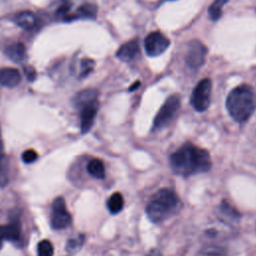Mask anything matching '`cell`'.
Instances as JSON below:
<instances>
[{
    "label": "cell",
    "instance_id": "16",
    "mask_svg": "<svg viewBox=\"0 0 256 256\" xmlns=\"http://www.w3.org/2000/svg\"><path fill=\"white\" fill-rule=\"evenodd\" d=\"M8 182V160L4 153V146L0 130V186H5Z\"/></svg>",
    "mask_w": 256,
    "mask_h": 256
},
{
    "label": "cell",
    "instance_id": "23",
    "mask_svg": "<svg viewBox=\"0 0 256 256\" xmlns=\"http://www.w3.org/2000/svg\"><path fill=\"white\" fill-rule=\"evenodd\" d=\"M94 66V61L92 59H83L82 61V71H81V76L84 77L87 74H89Z\"/></svg>",
    "mask_w": 256,
    "mask_h": 256
},
{
    "label": "cell",
    "instance_id": "10",
    "mask_svg": "<svg viewBox=\"0 0 256 256\" xmlns=\"http://www.w3.org/2000/svg\"><path fill=\"white\" fill-rule=\"evenodd\" d=\"M140 53V47L138 39H132L122 44L116 52V57L124 62H130L134 60Z\"/></svg>",
    "mask_w": 256,
    "mask_h": 256
},
{
    "label": "cell",
    "instance_id": "17",
    "mask_svg": "<svg viewBox=\"0 0 256 256\" xmlns=\"http://www.w3.org/2000/svg\"><path fill=\"white\" fill-rule=\"evenodd\" d=\"M88 173L97 179H103L105 177V167L102 160L98 158L91 159L87 164Z\"/></svg>",
    "mask_w": 256,
    "mask_h": 256
},
{
    "label": "cell",
    "instance_id": "1",
    "mask_svg": "<svg viewBox=\"0 0 256 256\" xmlns=\"http://www.w3.org/2000/svg\"><path fill=\"white\" fill-rule=\"evenodd\" d=\"M170 165L176 174L190 176L208 171L212 162L207 150L187 143L171 154Z\"/></svg>",
    "mask_w": 256,
    "mask_h": 256
},
{
    "label": "cell",
    "instance_id": "9",
    "mask_svg": "<svg viewBox=\"0 0 256 256\" xmlns=\"http://www.w3.org/2000/svg\"><path fill=\"white\" fill-rule=\"evenodd\" d=\"M98 108H99L98 100L92 101L81 108L80 127H81V132L83 134L87 133L93 126L95 117L98 112Z\"/></svg>",
    "mask_w": 256,
    "mask_h": 256
},
{
    "label": "cell",
    "instance_id": "20",
    "mask_svg": "<svg viewBox=\"0 0 256 256\" xmlns=\"http://www.w3.org/2000/svg\"><path fill=\"white\" fill-rule=\"evenodd\" d=\"M53 245L49 240H42L38 243L37 254L38 256H52L53 255Z\"/></svg>",
    "mask_w": 256,
    "mask_h": 256
},
{
    "label": "cell",
    "instance_id": "26",
    "mask_svg": "<svg viewBox=\"0 0 256 256\" xmlns=\"http://www.w3.org/2000/svg\"><path fill=\"white\" fill-rule=\"evenodd\" d=\"M4 239H7V226H0V248Z\"/></svg>",
    "mask_w": 256,
    "mask_h": 256
},
{
    "label": "cell",
    "instance_id": "11",
    "mask_svg": "<svg viewBox=\"0 0 256 256\" xmlns=\"http://www.w3.org/2000/svg\"><path fill=\"white\" fill-rule=\"evenodd\" d=\"M96 16L97 6L92 3H84L74 13L68 14L64 20L71 21L75 19H95Z\"/></svg>",
    "mask_w": 256,
    "mask_h": 256
},
{
    "label": "cell",
    "instance_id": "14",
    "mask_svg": "<svg viewBox=\"0 0 256 256\" xmlns=\"http://www.w3.org/2000/svg\"><path fill=\"white\" fill-rule=\"evenodd\" d=\"M5 54L14 62H22L26 57V47L23 43L18 42L6 47Z\"/></svg>",
    "mask_w": 256,
    "mask_h": 256
},
{
    "label": "cell",
    "instance_id": "18",
    "mask_svg": "<svg viewBox=\"0 0 256 256\" xmlns=\"http://www.w3.org/2000/svg\"><path fill=\"white\" fill-rule=\"evenodd\" d=\"M123 206H124V199L122 194L119 192L113 193L107 201V207L112 214L119 213L123 209Z\"/></svg>",
    "mask_w": 256,
    "mask_h": 256
},
{
    "label": "cell",
    "instance_id": "19",
    "mask_svg": "<svg viewBox=\"0 0 256 256\" xmlns=\"http://www.w3.org/2000/svg\"><path fill=\"white\" fill-rule=\"evenodd\" d=\"M228 2V0H214L208 8V14L211 20L217 21L221 15L224 5Z\"/></svg>",
    "mask_w": 256,
    "mask_h": 256
},
{
    "label": "cell",
    "instance_id": "6",
    "mask_svg": "<svg viewBox=\"0 0 256 256\" xmlns=\"http://www.w3.org/2000/svg\"><path fill=\"white\" fill-rule=\"evenodd\" d=\"M50 221L51 226L57 230L65 229L70 226L72 218L70 213L67 211L65 200L62 197H57L53 201Z\"/></svg>",
    "mask_w": 256,
    "mask_h": 256
},
{
    "label": "cell",
    "instance_id": "27",
    "mask_svg": "<svg viewBox=\"0 0 256 256\" xmlns=\"http://www.w3.org/2000/svg\"><path fill=\"white\" fill-rule=\"evenodd\" d=\"M144 256H162V254H161V252L159 251V250H157V249H152L151 251H149L146 255H144Z\"/></svg>",
    "mask_w": 256,
    "mask_h": 256
},
{
    "label": "cell",
    "instance_id": "8",
    "mask_svg": "<svg viewBox=\"0 0 256 256\" xmlns=\"http://www.w3.org/2000/svg\"><path fill=\"white\" fill-rule=\"evenodd\" d=\"M170 45V40L161 32L154 31L149 33L144 40V47L147 55L158 56L166 51Z\"/></svg>",
    "mask_w": 256,
    "mask_h": 256
},
{
    "label": "cell",
    "instance_id": "12",
    "mask_svg": "<svg viewBox=\"0 0 256 256\" xmlns=\"http://www.w3.org/2000/svg\"><path fill=\"white\" fill-rule=\"evenodd\" d=\"M21 74L16 68L5 67L0 70V85L5 87H15L21 81Z\"/></svg>",
    "mask_w": 256,
    "mask_h": 256
},
{
    "label": "cell",
    "instance_id": "7",
    "mask_svg": "<svg viewBox=\"0 0 256 256\" xmlns=\"http://www.w3.org/2000/svg\"><path fill=\"white\" fill-rule=\"evenodd\" d=\"M207 55L206 46L199 40L194 39L188 43L185 62L191 69H198L204 63Z\"/></svg>",
    "mask_w": 256,
    "mask_h": 256
},
{
    "label": "cell",
    "instance_id": "4",
    "mask_svg": "<svg viewBox=\"0 0 256 256\" xmlns=\"http://www.w3.org/2000/svg\"><path fill=\"white\" fill-rule=\"evenodd\" d=\"M180 107V98L178 95L169 96L160 107L153 121V129L158 130L166 127L174 118Z\"/></svg>",
    "mask_w": 256,
    "mask_h": 256
},
{
    "label": "cell",
    "instance_id": "24",
    "mask_svg": "<svg viewBox=\"0 0 256 256\" xmlns=\"http://www.w3.org/2000/svg\"><path fill=\"white\" fill-rule=\"evenodd\" d=\"M24 73H25V76L27 77V79L29 81H33L36 77V72H35V69L31 66H26L24 68Z\"/></svg>",
    "mask_w": 256,
    "mask_h": 256
},
{
    "label": "cell",
    "instance_id": "3",
    "mask_svg": "<svg viewBox=\"0 0 256 256\" xmlns=\"http://www.w3.org/2000/svg\"><path fill=\"white\" fill-rule=\"evenodd\" d=\"M180 207L178 195L169 188L157 191L146 207L148 218L153 223H160L172 216Z\"/></svg>",
    "mask_w": 256,
    "mask_h": 256
},
{
    "label": "cell",
    "instance_id": "28",
    "mask_svg": "<svg viewBox=\"0 0 256 256\" xmlns=\"http://www.w3.org/2000/svg\"><path fill=\"white\" fill-rule=\"evenodd\" d=\"M140 85H141V83H140L139 81H136L134 84H132V85L129 87V91H134V90H136Z\"/></svg>",
    "mask_w": 256,
    "mask_h": 256
},
{
    "label": "cell",
    "instance_id": "21",
    "mask_svg": "<svg viewBox=\"0 0 256 256\" xmlns=\"http://www.w3.org/2000/svg\"><path fill=\"white\" fill-rule=\"evenodd\" d=\"M220 209H221V211H222L225 215H227L228 217H231V218H233V219H236V218H239V217H240V215H239V213L237 212V210H236L233 206H231L229 203H227L226 201H223V202L221 203Z\"/></svg>",
    "mask_w": 256,
    "mask_h": 256
},
{
    "label": "cell",
    "instance_id": "22",
    "mask_svg": "<svg viewBox=\"0 0 256 256\" xmlns=\"http://www.w3.org/2000/svg\"><path fill=\"white\" fill-rule=\"evenodd\" d=\"M38 158V154L35 150L33 149H28L26 151L23 152L22 154V160L25 162V163H32L34 162L36 159Z\"/></svg>",
    "mask_w": 256,
    "mask_h": 256
},
{
    "label": "cell",
    "instance_id": "13",
    "mask_svg": "<svg viewBox=\"0 0 256 256\" xmlns=\"http://www.w3.org/2000/svg\"><path fill=\"white\" fill-rule=\"evenodd\" d=\"M14 21L22 29L32 30L37 25L38 18L36 16V14L32 11H22V12L16 14Z\"/></svg>",
    "mask_w": 256,
    "mask_h": 256
},
{
    "label": "cell",
    "instance_id": "2",
    "mask_svg": "<svg viewBox=\"0 0 256 256\" xmlns=\"http://www.w3.org/2000/svg\"><path fill=\"white\" fill-rule=\"evenodd\" d=\"M226 107L230 116L237 122H245L255 108V96L247 84L235 87L227 96Z\"/></svg>",
    "mask_w": 256,
    "mask_h": 256
},
{
    "label": "cell",
    "instance_id": "25",
    "mask_svg": "<svg viewBox=\"0 0 256 256\" xmlns=\"http://www.w3.org/2000/svg\"><path fill=\"white\" fill-rule=\"evenodd\" d=\"M82 242H83V239L80 238V237H78L77 239H70V241H69V243H68V249H69V250H70V249L73 250V249L79 248V247L81 246Z\"/></svg>",
    "mask_w": 256,
    "mask_h": 256
},
{
    "label": "cell",
    "instance_id": "5",
    "mask_svg": "<svg viewBox=\"0 0 256 256\" xmlns=\"http://www.w3.org/2000/svg\"><path fill=\"white\" fill-rule=\"evenodd\" d=\"M212 83L209 78L202 79L194 87L190 102L193 108L198 112H203L207 110L210 105V95H211Z\"/></svg>",
    "mask_w": 256,
    "mask_h": 256
},
{
    "label": "cell",
    "instance_id": "15",
    "mask_svg": "<svg viewBox=\"0 0 256 256\" xmlns=\"http://www.w3.org/2000/svg\"><path fill=\"white\" fill-rule=\"evenodd\" d=\"M97 96L98 93L95 89H84L82 91H80L74 98V104L77 108L81 109L83 106H85L86 104L97 100Z\"/></svg>",
    "mask_w": 256,
    "mask_h": 256
}]
</instances>
